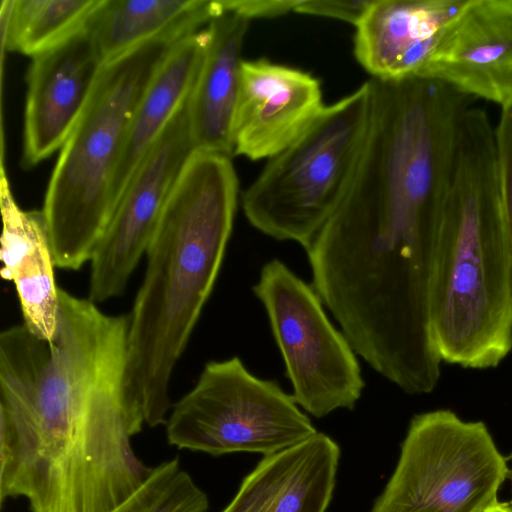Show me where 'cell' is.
I'll return each instance as SVG.
<instances>
[{"instance_id": "cell-17", "label": "cell", "mask_w": 512, "mask_h": 512, "mask_svg": "<svg viewBox=\"0 0 512 512\" xmlns=\"http://www.w3.org/2000/svg\"><path fill=\"white\" fill-rule=\"evenodd\" d=\"M207 43L206 27L173 44L134 113L111 185L112 214L142 158L187 102Z\"/></svg>"}, {"instance_id": "cell-7", "label": "cell", "mask_w": 512, "mask_h": 512, "mask_svg": "<svg viewBox=\"0 0 512 512\" xmlns=\"http://www.w3.org/2000/svg\"><path fill=\"white\" fill-rule=\"evenodd\" d=\"M252 291L265 309L298 406L316 418L353 410L365 388L358 355L313 286L272 259Z\"/></svg>"}, {"instance_id": "cell-9", "label": "cell", "mask_w": 512, "mask_h": 512, "mask_svg": "<svg viewBox=\"0 0 512 512\" xmlns=\"http://www.w3.org/2000/svg\"><path fill=\"white\" fill-rule=\"evenodd\" d=\"M417 76L501 108L512 104V0H466Z\"/></svg>"}, {"instance_id": "cell-19", "label": "cell", "mask_w": 512, "mask_h": 512, "mask_svg": "<svg viewBox=\"0 0 512 512\" xmlns=\"http://www.w3.org/2000/svg\"><path fill=\"white\" fill-rule=\"evenodd\" d=\"M209 500L173 458L153 467L143 486L113 512H207Z\"/></svg>"}, {"instance_id": "cell-20", "label": "cell", "mask_w": 512, "mask_h": 512, "mask_svg": "<svg viewBox=\"0 0 512 512\" xmlns=\"http://www.w3.org/2000/svg\"><path fill=\"white\" fill-rule=\"evenodd\" d=\"M494 136L499 199L510 246L512 281V104L501 108Z\"/></svg>"}, {"instance_id": "cell-18", "label": "cell", "mask_w": 512, "mask_h": 512, "mask_svg": "<svg viewBox=\"0 0 512 512\" xmlns=\"http://www.w3.org/2000/svg\"><path fill=\"white\" fill-rule=\"evenodd\" d=\"M101 0H3L2 48L30 56L85 30Z\"/></svg>"}, {"instance_id": "cell-14", "label": "cell", "mask_w": 512, "mask_h": 512, "mask_svg": "<svg viewBox=\"0 0 512 512\" xmlns=\"http://www.w3.org/2000/svg\"><path fill=\"white\" fill-rule=\"evenodd\" d=\"M0 207L2 234L1 276L14 283L23 324L38 338L51 343L57 329L59 287L42 210L25 211L17 204L1 167Z\"/></svg>"}, {"instance_id": "cell-5", "label": "cell", "mask_w": 512, "mask_h": 512, "mask_svg": "<svg viewBox=\"0 0 512 512\" xmlns=\"http://www.w3.org/2000/svg\"><path fill=\"white\" fill-rule=\"evenodd\" d=\"M165 425L170 445L212 456H268L318 432L291 394L252 374L237 356L207 362L194 387L172 404Z\"/></svg>"}, {"instance_id": "cell-10", "label": "cell", "mask_w": 512, "mask_h": 512, "mask_svg": "<svg viewBox=\"0 0 512 512\" xmlns=\"http://www.w3.org/2000/svg\"><path fill=\"white\" fill-rule=\"evenodd\" d=\"M325 105L317 78L267 59L242 60L233 157L270 159L290 146Z\"/></svg>"}, {"instance_id": "cell-22", "label": "cell", "mask_w": 512, "mask_h": 512, "mask_svg": "<svg viewBox=\"0 0 512 512\" xmlns=\"http://www.w3.org/2000/svg\"><path fill=\"white\" fill-rule=\"evenodd\" d=\"M298 3L299 0H224V7L226 13H238L251 20L295 12Z\"/></svg>"}, {"instance_id": "cell-12", "label": "cell", "mask_w": 512, "mask_h": 512, "mask_svg": "<svg viewBox=\"0 0 512 512\" xmlns=\"http://www.w3.org/2000/svg\"><path fill=\"white\" fill-rule=\"evenodd\" d=\"M466 0H371L355 25L354 56L371 78L417 76Z\"/></svg>"}, {"instance_id": "cell-13", "label": "cell", "mask_w": 512, "mask_h": 512, "mask_svg": "<svg viewBox=\"0 0 512 512\" xmlns=\"http://www.w3.org/2000/svg\"><path fill=\"white\" fill-rule=\"evenodd\" d=\"M340 454L332 438L317 432L293 447L264 456L221 512H326Z\"/></svg>"}, {"instance_id": "cell-21", "label": "cell", "mask_w": 512, "mask_h": 512, "mask_svg": "<svg viewBox=\"0 0 512 512\" xmlns=\"http://www.w3.org/2000/svg\"><path fill=\"white\" fill-rule=\"evenodd\" d=\"M371 0H299L295 13L328 17L356 25Z\"/></svg>"}, {"instance_id": "cell-3", "label": "cell", "mask_w": 512, "mask_h": 512, "mask_svg": "<svg viewBox=\"0 0 512 512\" xmlns=\"http://www.w3.org/2000/svg\"><path fill=\"white\" fill-rule=\"evenodd\" d=\"M171 46L147 42L104 64L61 147L42 208L57 268L90 262L112 216L111 185L129 126Z\"/></svg>"}, {"instance_id": "cell-11", "label": "cell", "mask_w": 512, "mask_h": 512, "mask_svg": "<svg viewBox=\"0 0 512 512\" xmlns=\"http://www.w3.org/2000/svg\"><path fill=\"white\" fill-rule=\"evenodd\" d=\"M104 66L85 30L31 58L26 74L21 163L30 168L61 149Z\"/></svg>"}, {"instance_id": "cell-4", "label": "cell", "mask_w": 512, "mask_h": 512, "mask_svg": "<svg viewBox=\"0 0 512 512\" xmlns=\"http://www.w3.org/2000/svg\"><path fill=\"white\" fill-rule=\"evenodd\" d=\"M370 80L325 105L241 194L248 222L266 236L306 248L344 199L368 135Z\"/></svg>"}, {"instance_id": "cell-2", "label": "cell", "mask_w": 512, "mask_h": 512, "mask_svg": "<svg viewBox=\"0 0 512 512\" xmlns=\"http://www.w3.org/2000/svg\"><path fill=\"white\" fill-rule=\"evenodd\" d=\"M429 324L442 361L497 367L512 350L511 254L498 190L494 128L464 114L438 227Z\"/></svg>"}, {"instance_id": "cell-23", "label": "cell", "mask_w": 512, "mask_h": 512, "mask_svg": "<svg viewBox=\"0 0 512 512\" xmlns=\"http://www.w3.org/2000/svg\"><path fill=\"white\" fill-rule=\"evenodd\" d=\"M485 512H512V509L508 506L507 503L497 502L488 508Z\"/></svg>"}, {"instance_id": "cell-24", "label": "cell", "mask_w": 512, "mask_h": 512, "mask_svg": "<svg viewBox=\"0 0 512 512\" xmlns=\"http://www.w3.org/2000/svg\"><path fill=\"white\" fill-rule=\"evenodd\" d=\"M509 459L512 460V455L509 457ZM509 477L511 478V481H512V469L510 470V476ZM507 504L512 509V498H511V500L509 502H507Z\"/></svg>"}, {"instance_id": "cell-15", "label": "cell", "mask_w": 512, "mask_h": 512, "mask_svg": "<svg viewBox=\"0 0 512 512\" xmlns=\"http://www.w3.org/2000/svg\"><path fill=\"white\" fill-rule=\"evenodd\" d=\"M249 19L228 12L207 26V43L187 100L191 137L196 150L233 157L232 127L237 103L241 52Z\"/></svg>"}, {"instance_id": "cell-1", "label": "cell", "mask_w": 512, "mask_h": 512, "mask_svg": "<svg viewBox=\"0 0 512 512\" xmlns=\"http://www.w3.org/2000/svg\"><path fill=\"white\" fill-rule=\"evenodd\" d=\"M232 158L195 150L146 250L129 317L124 399L149 427L165 424L174 368L208 301L233 230L239 182Z\"/></svg>"}, {"instance_id": "cell-6", "label": "cell", "mask_w": 512, "mask_h": 512, "mask_svg": "<svg viewBox=\"0 0 512 512\" xmlns=\"http://www.w3.org/2000/svg\"><path fill=\"white\" fill-rule=\"evenodd\" d=\"M510 476L482 421L440 409L415 415L370 512H485Z\"/></svg>"}, {"instance_id": "cell-8", "label": "cell", "mask_w": 512, "mask_h": 512, "mask_svg": "<svg viewBox=\"0 0 512 512\" xmlns=\"http://www.w3.org/2000/svg\"><path fill=\"white\" fill-rule=\"evenodd\" d=\"M195 150L186 102L142 158L96 247L90 260L92 302L103 303L124 293Z\"/></svg>"}, {"instance_id": "cell-16", "label": "cell", "mask_w": 512, "mask_h": 512, "mask_svg": "<svg viewBox=\"0 0 512 512\" xmlns=\"http://www.w3.org/2000/svg\"><path fill=\"white\" fill-rule=\"evenodd\" d=\"M225 13L224 0H101L85 29L106 64L147 42L173 45Z\"/></svg>"}]
</instances>
